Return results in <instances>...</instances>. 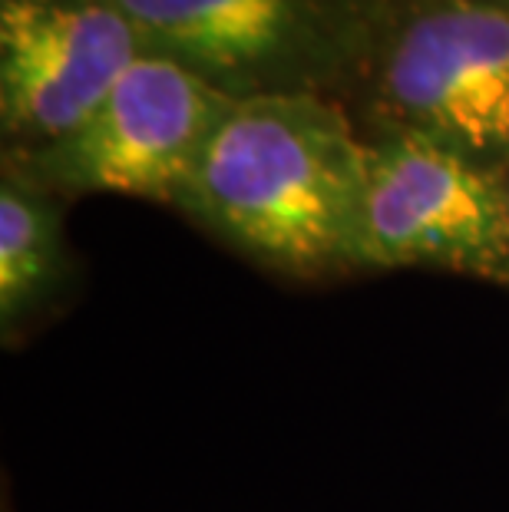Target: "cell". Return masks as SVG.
<instances>
[{"instance_id":"cell-1","label":"cell","mask_w":509,"mask_h":512,"mask_svg":"<svg viewBox=\"0 0 509 512\" xmlns=\"http://www.w3.org/2000/svg\"><path fill=\"white\" fill-rule=\"evenodd\" d=\"M367 146L324 93L235 100L176 209L281 278L361 275Z\"/></svg>"},{"instance_id":"cell-2","label":"cell","mask_w":509,"mask_h":512,"mask_svg":"<svg viewBox=\"0 0 509 512\" xmlns=\"http://www.w3.org/2000/svg\"><path fill=\"white\" fill-rule=\"evenodd\" d=\"M364 136H417L509 169V0H407L367 24L351 80Z\"/></svg>"},{"instance_id":"cell-3","label":"cell","mask_w":509,"mask_h":512,"mask_svg":"<svg viewBox=\"0 0 509 512\" xmlns=\"http://www.w3.org/2000/svg\"><path fill=\"white\" fill-rule=\"evenodd\" d=\"M235 96L182 63L143 53L67 139L30 156H4L57 199L133 195L176 205L202 149L229 116Z\"/></svg>"},{"instance_id":"cell-4","label":"cell","mask_w":509,"mask_h":512,"mask_svg":"<svg viewBox=\"0 0 509 512\" xmlns=\"http://www.w3.org/2000/svg\"><path fill=\"white\" fill-rule=\"evenodd\" d=\"M143 40L235 100L344 90L367 24L328 0H116Z\"/></svg>"},{"instance_id":"cell-5","label":"cell","mask_w":509,"mask_h":512,"mask_svg":"<svg viewBox=\"0 0 509 512\" xmlns=\"http://www.w3.org/2000/svg\"><path fill=\"white\" fill-rule=\"evenodd\" d=\"M361 275L427 268L509 291V199L500 172L417 136H364Z\"/></svg>"},{"instance_id":"cell-6","label":"cell","mask_w":509,"mask_h":512,"mask_svg":"<svg viewBox=\"0 0 509 512\" xmlns=\"http://www.w3.org/2000/svg\"><path fill=\"white\" fill-rule=\"evenodd\" d=\"M143 53L116 0H0L4 156L67 139Z\"/></svg>"},{"instance_id":"cell-7","label":"cell","mask_w":509,"mask_h":512,"mask_svg":"<svg viewBox=\"0 0 509 512\" xmlns=\"http://www.w3.org/2000/svg\"><path fill=\"white\" fill-rule=\"evenodd\" d=\"M73 258L60 199L14 166L0 176V334L4 344L67 301Z\"/></svg>"},{"instance_id":"cell-8","label":"cell","mask_w":509,"mask_h":512,"mask_svg":"<svg viewBox=\"0 0 509 512\" xmlns=\"http://www.w3.org/2000/svg\"><path fill=\"white\" fill-rule=\"evenodd\" d=\"M503 189H506V199H509V169L503 172Z\"/></svg>"}]
</instances>
